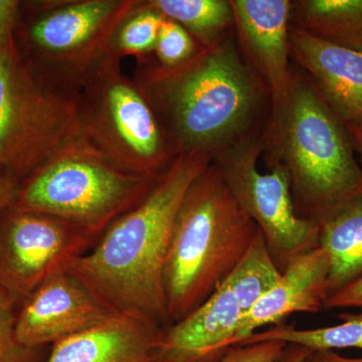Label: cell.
Instances as JSON below:
<instances>
[{
    "instance_id": "cell-12",
    "label": "cell",
    "mask_w": 362,
    "mask_h": 362,
    "mask_svg": "<svg viewBox=\"0 0 362 362\" xmlns=\"http://www.w3.org/2000/svg\"><path fill=\"white\" fill-rule=\"evenodd\" d=\"M240 54L270 94L271 104L284 95L290 80L291 0H230Z\"/></svg>"
},
{
    "instance_id": "cell-27",
    "label": "cell",
    "mask_w": 362,
    "mask_h": 362,
    "mask_svg": "<svg viewBox=\"0 0 362 362\" xmlns=\"http://www.w3.org/2000/svg\"><path fill=\"white\" fill-rule=\"evenodd\" d=\"M356 308L362 310V277L327 298L324 309Z\"/></svg>"
},
{
    "instance_id": "cell-4",
    "label": "cell",
    "mask_w": 362,
    "mask_h": 362,
    "mask_svg": "<svg viewBox=\"0 0 362 362\" xmlns=\"http://www.w3.org/2000/svg\"><path fill=\"white\" fill-rule=\"evenodd\" d=\"M258 232L211 162L188 188L171 233L163 271L171 324L226 282Z\"/></svg>"
},
{
    "instance_id": "cell-18",
    "label": "cell",
    "mask_w": 362,
    "mask_h": 362,
    "mask_svg": "<svg viewBox=\"0 0 362 362\" xmlns=\"http://www.w3.org/2000/svg\"><path fill=\"white\" fill-rule=\"evenodd\" d=\"M290 23L317 39L362 51V0H294Z\"/></svg>"
},
{
    "instance_id": "cell-1",
    "label": "cell",
    "mask_w": 362,
    "mask_h": 362,
    "mask_svg": "<svg viewBox=\"0 0 362 362\" xmlns=\"http://www.w3.org/2000/svg\"><path fill=\"white\" fill-rule=\"evenodd\" d=\"M133 80L176 156L213 158L261 132L270 112V94L243 58L235 30L180 66L165 68L152 58L139 62Z\"/></svg>"
},
{
    "instance_id": "cell-7",
    "label": "cell",
    "mask_w": 362,
    "mask_h": 362,
    "mask_svg": "<svg viewBox=\"0 0 362 362\" xmlns=\"http://www.w3.org/2000/svg\"><path fill=\"white\" fill-rule=\"evenodd\" d=\"M159 180L126 173L80 139L21 183L13 207L63 218L101 237Z\"/></svg>"
},
{
    "instance_id": "cell-14",
    "label": "cell",
    "mask_w": 362,
    "mask_h": 362,
    "mask_svg": "<svg viewBox=\"0 0 362 362\" xmlns=\"http://www.w3.org/2000/svg\"><path fill=\"white\" fill-rule=\"evenodd\" d=\"M290 57L344 124L362 122V51L290 28Z\"/></svg>"
},
{
    "instance_id": "cell-26",
    "label": "cell",
    "mask_w": 362,
    "mask_h": 362,
    "mask_svg": "<svg viewBox=\"0 0 362 362\" xmlns=\"http://www.w3.org/2000/svg\"><path fill=\"white\" fill-rule=\"evenodd\" d=\"M21 7L18 0H0V51L13 37Z\"/></svg>"
},
{
    "instance_id": "cell-9",
    "label": "cell",
    "mask_w": 362,
    "mask_h": 362,
    "mask_svg": "<svg viewBox=\"0 0 362 362\" xmlns=\"http://www.w3.org/2000/svg\"><path fill=\"white\" fill-rule=\"evenodd\" d=\"M261 132L240 140L213 157V163L242 211L263 233L279 270L319 247V226L298 216L291 180L282 165L259 173Z\"/></svg>"
},
{
    "instance_id": "cell-17",
    "label": "cell",
    "mask_w": 362,
    "mask_h": 362,
    "mask_svg": "<svg viewBox=\"0 0 362 362\" xmlns=\"http://www.w3.org/2000/svg\"><path fill=\"white\" fill-rule=\"evenodd\" d=\"M316 223L319 247L330 258L329 298L362 277V192L333 206Z\"/></svg>"
},
{
    "instance_id": "cell-30",
    "label": "cell",
    "mask_w": 362,
    "mask_h": 362,
    "mask_svg": "<svg viewBox=\"0 0 362 362\" xmlns=\"http://www.w3.org/2000/svg\"><path fill=\"white\" fill-rule=\"evenodd\" d=\"M306 362H362V358L343 356L332 350L313 351L307 357Z\"/></svg>"
},
{
    "instance_id": "cell-31",
    "label": "cell",
    "mask_w": 362,
    "mask_h": 362,
    "mask_svg": "<svg viewBox=\"0 0 362 362\" xmlns=\"http://www.w3.org/2000/svg\"><path fill=\"white\" fill-rule=\"evenodd\" d=\"M354 151L362 161V122L346 124Z\"/></svg>"
},
{
    "instance_id": "cell-25",
    "label": "cell",
    "mask_w": 362,
    "mask_h": 362,
    "mask_svg": "<svg viewBox=\"0 0 362 362\" xmlns=\"http://www.w3.org/2000/svg\"><path fill=\"white\" fill-rule=\"evenodd\" d=\"M287 343L270 340L252 344L235 345L218 362H271Z\"/></svg>"
},
{
    "instance_id": "cell-15",
    "label": "cell",
    "mask_w": 362,
    "mask_h": 362,
    "mask_svg": "<svg viewBox=\"0 0 362 362\" xmlns=\"http://www.w3.org/2000/svg\"><path fill=\"white\" fill-rule=\"evenodd\" d=\"M330 258L318 247L302 255L282 272L277 284L240 318L230 346L239 345L266 325H277L294 313H318L328 298Z\"/></svg>"
},
{
    "instance_id": "cell-13",
    "label": "cell",
    "mask_w": 362,
    "mask_h": 362,
    "mask_svg": "<svg viewBox=\"0 0 362 362\" xmlns=\"http://www.w3.org/2000/svg\"><path fill=\"white\" fill-rule=\"evenodd\" d=\"M244 315L226 282L194 311L162 328L148 362H218Z\"/></svg>"
},
{
    "instance_id": "cell-5",
    "label": "cell",
    "mask_w": 362,
    "mask_h": 362,
    "mask_svg": "<svg viewBox=\"0 0 362 362\" xmlns=\"http://www.w3.org/2000/svg\"><path fill=\"white\" fill-rule=\"evenodd\" d=\"M80 139L78 90L40 77L13 37L0 51V175L21 185Z\"/></svg>"
},
{
    "instance_id": "cell-2",
    "label": "cell",
    "mask_w": 362,
    "mask_h": 362,
    "mask_svg": "<svg viewBox=\"0 0 362 362\" xmlns=\"http://www.w3.org/2000/svg\"><path fill=\"white\" fill-rule=\"evenodd\" d=\"M204 153L176 157L137 206L119 216L68 272L116 313L170 325L163 271L176 214L188 188L211 163Z\"/></svg>"
},
{
    "instance_id": "cell-22",
    "label": "cell",
    "mask_w": 362,
    "mask_h": 362,
    "mask_svg": "<svg viewBox=\"0 0 362 362\" xmlns=\"http://www.w3.org/2000/svg\"><path fill=\"white\" fill-rule=\"evenodd\" d=\"M163 20L164 16L147 0H138L114 30L109 54L119 59L133 57L137 63L151 59Z\"/></svg>"
},
{
    "instance_id": "cell-24",
    "label": "cell",
    "mask_w": 362,
    "mask_h": 362,
    "mask_svg": "<svg viewBox=\"0 0 362 362\" xmlns=\"http://www.w3.org/2000/svg\"><path fill=\"white\" fill-rule=\"evenodd\" d=\"M204 47L175 21L164 16L152 59L158 65L173 68L187 63Z\"/></svg>"
},
{
    "instance_id": "cell-20",
    "label": "cell",
    "mask_w": 362,
    "mask_h": 362,
    "mask_svg": "<svg viewBox=\"0 0 362 362\" xmlns=\"http://www.w3.org/2000/svg\"><path fill=\"white\" fill-rule=\"evenodd\" d=\"M342 322L317 329H297L284 322L273 325L269 329L256 332L239 345L252 344L276 340L302 345L313 351L356 349L362 351V312L358 314L342 313Z\"/></svg>"
},
{
    "instance_id": "cell-29",
    "label": "cell",
    "mask_w": 362,
    "mask_h": 362,
    "mask_svg": "<svg viewBox=\"0 0 362 362\" xmlns=\"http://www.w3.org/2000/svg\"><path fill=\"white\" fill-rule=\"evenodd\" d=\"M311 350L302 345L287 343L275 358L271 362H306Z\"/></svg>"
},
{
    "instance_id": "cell-3",
    "label": "cell",
    "mask_w": 362,
    "mask_h": 362,
    "mask_svg": "<svg viewBox=\"0 0 362 362\" xmlns=\"http://www.w3.org/2000/svg\"><path fill=\"white\" fill-rule=\"evenodd\" d=\"M261 136L267 168L279 164L287 170L301 218L316 223L362 192V168L346 124L298 66H292L284 97L271 104Z\"/></svg>"
},
{
    "instance_id": "cell-8",
    "label": "cell",
    "mask_w": 362,
    "mask_h": 362,
    "mask_svg": "<svg viewBox=\"0 0 362 362\" xmlns=\"http://www.w3.org/2000/svg\"><path fill=\"white\" fill-rule=\"evenodd\" d=\"M138 0L21 1L13 39L23 59L54 84L78 90L108 52L120 21Z\"/></svg>"
},
{
    "instance_id": "cell-28",
    "label": "cell",
    "mask_w": 362,
    "mask_h": 362,
    "mask_svg": "<svg viewBox=\"0 0 362 362\" xmlns=\"http://www.w3.org/2000/svg\"><path fill=\"white\" fill-rule=\"evenodd\" d=\"M18 189L20 185L18 183L0 175V221L7 209L13 206Z\"/></svg>"
},
{
    "instance_id": "cell-10",
    "label": "cell",
    "mask_w": 362,
    "mask_h": 362,
    "mask_svg": "<svg viewBox=\"0 0 362 362\" xmlns=\"http://www.w3.org/2000/svg\"><path fill=\"white\" fill-rule=\"evenodd\" d=\"M99 238L63 218L9 207L0 221V288L18 308L47 279L89 252Z\"/></svg>"
},
{
    "instance_id": "cell-23",
    "label": "cell",
    "mask_w": 362,
    "mask_h": 362,
    "mask_svg": "<svg viewBox=\"0 0 362 362\" xmlns=\"http://www.w3.org/2000/svg\"><path fill=\"white\" fill-rule=\"evenodd\" d=\"M18 306L0 288V362H45L47 347H28L18 339L16 332Z\"/></svg>"
},
{
    "instance_id": "cell-21",
    "label": "cell",
    "mask_w": 362,
    "mask_h": 362,
    "mask_svg": "<svg viewBox=\"0 0 362 362\" xmlns=\"http://www.w3.org/2000/svg\"><path fill=\"white\" fill-rule=\"evenodd\" d=\"M282 272L279 270L259 230L240 263L226 282L239 300L244 314L277 284Z\"/></svg>"
},
{
    "instance_id": "cell-16",
    "label": "cell",
    "mask_w": 362,
    "mask_h": 362,
    "mask_svg": "<svg viewBox=\"0 0 362 362\" xmlns=\"http://www.w3.org/2000/svg\"><path fill=\"white\" fill-rule=\"evenodd\" d=\"M162 328L141 314L116 313L52 344L45 362H148Z\"/></svg>"
},
{
    "instance_id": "cell-11",
    "label": "cell",
    "mask_w": 362,
    "mask_h": 362,
    "mask_svg": "<svg viewBox=\"0 0 362 362\" xmlns=\"http://www.w3.org/2000/svg\"><path fill=\"white\" fill-rule=\"evenodd\" d=\"M116 312L68 271L40 286L16 314L18 339L28 347H47L92 329Z\"/></svg>"
},
{
    "instance_id": "cell-19",
    "label": "cell",
    "mask_w": 362,
    "mask_h": 362,
    "mask_svg": "<svg viewBox=\"0 0 362 362\" xmlns=\"http://www.w3.org/2000/svg\"><path fill=\"white\" fill-rule=\"evenodd\" d=\"M162 16L175 21L202 47L218 44L233 33L230 0H147Z\"/></svg>"
},
{
    "instance_id": "cell-6",
    "label": "cell",
    "mask_w": 362,
    "mask_h": 362,
    "mask_svg": "<svg viewBox=\"0 0 362 362\" xmlns=\"http://www.w3.org/2000/svg\"><path fill=\"white\" fill-rule=\"evenodd\" d=\"M78 125L88 145L132 175L159 180L177 157L135 81L109 52L78 87Z\"/></svg>"
}]
</instances>
